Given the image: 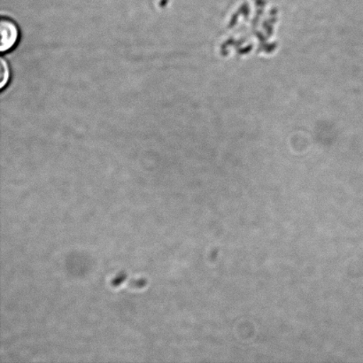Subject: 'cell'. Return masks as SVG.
<instances>
[{
  "label": "cell",
  "instance_id": "cell-2",
  "mask_svg": "<svg viewBox=\"0 0 363 363\" xmlns=\"http://www.w3.org/2000/svg\"><path fill=\"white\" fill-rule=\"evenodd\" d=\"M0 70H1V76H0V88H4L7 84H9L10 79V69L9 63H7L4 59L1 60V67H0Z\"/></svg>",
  "mask_w": 363,
  "mask_h": 363
},
{
  "label": "cell",
  "instance_id": "cell-1",
  "mask_svg": "<svg viewBox=\"0 0 363 363\" xmlns=\"http://www.w3.org/2000/svg\"><path fill=\"white\" fill-rule=\"evenodd\" d=\"M0 51L9 52L14 48L19 39V28L12 20L2 18L0 21Z\"/></svg>",
  "mask_w": 363,
  "mask_h": 363
}]
</instances>
